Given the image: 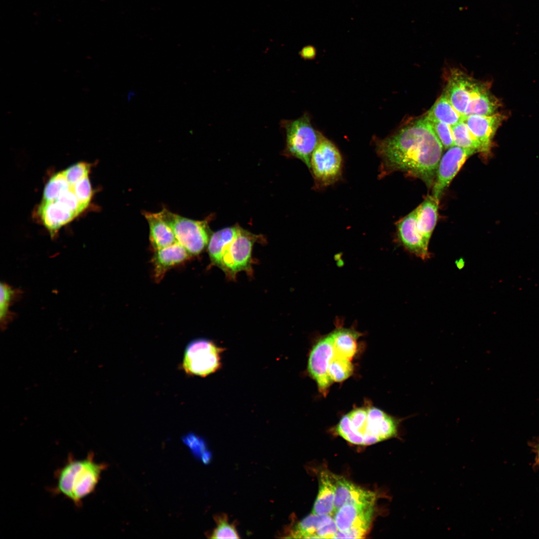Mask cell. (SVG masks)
Segmentation results:
<instances>
[{"label":"cell","mask_w":539,"mask_h":539,"mask_svg":"<svg viewBox=\"0 0 539 539\" xmlns=\"http://www.w3.org/2000/svg\"><path fill=\"white\" fill-rule=\"evenodd\" d=\"M443 149L424 116L384 139L376 140V150L381 160V175L400 171L432 187Z\"/></svg>","instance_id":"obj_1"},{"label":"cell","mask_w":539,"mask_h":539,"mask_svg":"<svg viewBox=\"0 0 539 539\" xmlns=\"http://www.w3.org/2000/svg\"><path fill=\"white\" fill-rule=\"evenodd\" d=\"M261 236L254 234L237 225L213 233L208 246L211 264L221 269L231 279L237 273H252V250Z\"/></svg>","instance_id":"obj_2"},{"label":"cell","mask_w":539,"mask_h":539,"mask_svg":"<svg viewBox=\"0 0 539 539\" xmlns=\"http://www.w3.org/2000/svg\"><path fill=\"white\" fill-rule=\"evenodd\" d=\"M107 467L106 464L95 461L92 451L80 459L70 453L64 465L55 472L56 484L49 491L63 496L80 508L83 500L95 491L101 474Z\"/></svg>","instance_id":"obj_3"},{"label":"cell","mask_w":539,"mask_h":539,"mask_svg":"<svg viewBox=\"0 0 539 539\" xmlns=\"http://www.w3.org/2000/svg\"><path fill=\"white\" fill-rule=\"evenodd\" d=\"M280 125L285 132L284 152L310 169L311 155L323 135L312 126L307 113L294 120H283Z\"/></svg>","instance_id":"obj_4"},{"label":"cell","mask_w":539,"mask_h":539,"mask_svg":"<svg viewBox=\"0 0 539 539\" xmlns=\"http://www.w3.org/2000/svg\"><path fill=\"white\" fill-rule=\"evenodd\" d=\"M160 213L172 229L177 242L192 257L199 255L207 247L212 235L208 219L194 220L172 213L166 208Z\"/></svg>","instance_id":"obj_5"},{"label":"cell","mask_w":539,"mask_h":539,"mask_svg":"<svg viewBox=\"0 0 539 539\" xmlns=\"http://www.w3.org/2000/svg\"><path fill=\"white\" fill-rule=\"evenodd\" d=\"M223 350L211 340L193 339L186 346L181 368L188 375L206 377L220 368Z\"/></svg>","instance_id":"obj_6"},{"label":"cell","mask_w":539,"mask_h":539,"mask_svg":"<svg viewBox=\"0 0 539 539\" xmlns=\"http://www.w3.org/2000/svg\"><path fill=\"white\" fill-rule=\"evenodd\" d=\"M491 84L477 80L456 68L450 71L444 92L455 108L464 118L467 110Z\"/></svg>","instance_id":"obj_7"},{"label":"cell","mask_w":539,"mask_h":539,"mask_svg":"<svg viewBox=\"0 0 539 539\" xmlns=\"http://www.w3.org/2000/svg\"><path fill=\"white\" fill-rule=\"evenodd\" d=\"M342 159L336 146L322 136L310 159V168L315 185L325 187L336 182L341 175Z\"/></svg>","instance_id":"obj_8"},{"label":"cell","mask_w":539,"mask_h":539,"mask_svg":"<svg viewBox=\"0 0 539 539\" xmlns=\"http://www.w3.org/2000/svg\"><path fill=\"white\" fill-rule=\"evenodd\" d=\"M374 505L346 504L334 513L338 531L344 539H361L368 532L373 515Z\"/></svg>","instance_id":"obj_9"},{"label":"cell","mask_w":539,"mask_h":539,"mask_svg":"<svg viewBox=\"0 0 539 539\" xmlns=\"http://www.w3.org/2000/svg\"><path fill=\"white\" fill-rule=\"evenodd\" d=\"M476 153L474 150L457 146L447 149L440 160L432 186V195L440 200L466 160Z\"/></svg>","instance_id":"obj_10"},{"label":"cell","mask_w":539,"mask_h":539,"mask_svg":"<svg viewBox=\"0 0 539 539\" xmlns=\"http://www.w3.org/2000/svg\"><path fill=\"white\" fill-rule=\"evenodd\" d=\"M334 355L330 334L320 339L313 346L308 357V372L315 381L319 392L327 395L333 382L328 373L329 362Z\"/></svg>","instance_id":"obj_11"},{"label":"cell","mask_w":539,"mask_h":539,"mask_svg":"<svg viewBox=\"0 0 539 539\" xmlns=\"http://www.w3.org/2000/svg\"><path fill=\"white\" fill-rule=\"evenodd\" d=\"M507 115L498 112L490 116L470 115L464 118L469 130L479 142L481 154L484 157L490 155L494 136Z\"/></svg>","instance_id":"obj_12"},{"label":"cell","mask_w":539,"mask_h":539,"mask_svg":"<svg viewBox=\"0 0 539 539\" xmlns=\"http://www.w3.org/2000/svg\"><path fill=\"white\" fill-rule=\"evenodd\" d=\"M334 486V512L346 504L373 506L375 494L351 483L342 476L330 472Z\"/></svg>","instance_id":"obj_13"},{"label":"cell","mask_w":539,"mask_h":539,"mask_svg":"<svg viewBox=\"0 0 539 539\" xmlns=\"http://www.w3.org/2000/svg\"><path fill=\"white\" fill-rule=\"evenodd\" d=\"M417 208L397 224L400 243L409 252L425 260L430 258L428 245L424 242L417 226Z\"/></svg>","instance_id":"obj_14"},{"label":"cell","mask_w":539,"mask_h":539,"mask_svg":"<svg viewBox=\"0 0 539 539\" xmlns=\"http://www.w3.org/2000/svg\"><path fill=\"white\" fill-rule=\"evenodd\" d=\"M154 252L152 264L153 276L157 281H160L169 270L185 263L192 257L177 242Z\"/></svg>","instance_id":"obj_15"},{"label":"cell","mask_w":539,"mask_h":539,"mask_svg":"<svg viewBox=\"0 0 539 539\" xmlns=\"http://www.w3.org/2000/svg\"><path fill=\"white\" fill-rule=\"evenodd\" d=\"M367 409V432L364 436L372 434L379 437L381 441L398 436L401 419L390 416L376 407H371Z\"/></svg>","instance_id":"obj_16"},{"label":"cell","mask_w":539,"mask_h":539,"mask_svg":"<svg viewBox=\"0 0 539 539\" xmlns=\"http://www.w3.org/2000/svg\"><path fill=\"white\" fill-rule=\"evenodd\" d=\"M144 216L149 225V241L154 251L177 242L172 229L163 219L160 212L157 213L144 212Z\"/></svg>","instance_id":"obj_17"},{"label":"cell","mask_w":539,"mask_h":539,"mask_svg":"<svg viewBox=\"0 0 539 539\" xmlns=\"http://www.w3.org/2000/svg\"><path fill=\"white\" fill-rule=\"evenodd\" d=\"M439 201L432 195H428L417 207V228L427 245L436 225Z\"/></svg>","instance_id":"obj_18"},{"label":"cell","mask_w":539,"mask_h":539,"mask_svg":"<svg viewBox=\"0 0 539 539\" xmlns=\"http://www.w3.org/2000/svg\"><path fill=\"white\" fill-rule=\"evenodd\" d=\"M334 486L330 472L322 471L319 478V490L312 513L332 516L334 513Z\"/></svg>","instance_id":"obj_19"},{"label":"cell","mask_w":539,"mask_h":539,"mask_svg":"<svg viewBox=\"0 0 539 539\" xmlns=\"http://www.w3.org/2000/svg\"><path fill=\"white\" fill-rule=\"evenodd\" d=\"M330 334L334 354L351 360L357 350L359 333L351 329L338 327Z\"/></svg>","instance_id":"obj_20"},{"label":"cell","mask_w":539,"mask_h":539,"mask_svg":"<svg viewBox=\"0 0 539 539\" xmlns=\"http://www.w3.org/2000/svg\"><path fill=\"white\" fill-rule=\"evenodd\" d=\"M428 120L441 121L450 126L463 121L464 117L452 105L443 91L425 116Z\"/></svg>","instance_id":"obj_21"},{"label":"cell","mask_w":539,"mask_h":539,"mask_svg":"<svg viewBox=\"0 0 539 539\" xmlns=\"http://www.w3.org/2000/svg\"><path fill=\"white\" fill-rule=\"evenodd\" d=\"M22 291L12 287L5 282L0 283V327L4 330L15 317L9 308L21 296Z\"/></svg>","instance_id":"obj_22"},{"label":"cell","mask_w":539,"mask_h":539,"mask_svg":"<svg viewBox=\"0 0 539 539\" xmlns=\"http://www.w3.org/2000/svg\"><path fill=\"white\" fill-rule=\"evenodd\" d=\"M333 518L330 515H318L311 514L300 521L291 532V538L318 539L316 532L324 524Z\"/></svg>","instance_id":"obj_23"},{"label":"cell","mask_w":539,"mask_h":539,"mask_svg":"<svg viewBox=\"0 0 539 539\" xmlns=\"http://www.w3.org/2000/svg\"><path fill=\"white\" fill-rule=\"evenodd\" d=\"M455 146L481 153L480 145L463 120L451 126Z\"/></svg>","instance_id":"obj_24"},{"label":"cell","mask_w":539,"mask_h":539,"mask_svg":"<svg viewBox=\"0 0 539 539\" xmlns=\"http://www.w3.org/2000/svg\"><path fill=\"white\" fill-rule=\"evenodd\" d=\"M353 371L351 360L334 354L328 368V375L332 382H342L349 378Z\"/></svg>","instance_id":"obj_25"},{"label":"cell","mask_w":539,"mask_h":539,"mask_svg":"<svg viewBox=\"0 0 539 539\" xmlns=\"http://www.w3.org/2000/svg\"><path fill=\"white\" fill-rule=\"evenodd\" d=\"M335 431L338 435L348 442L355 445H363V437L353 430L347 414L341 419L335 428Z\"/></svg>","instance_id":"obj_26"},{"label":"cell","mask_w":539,"mask_h":539,"mask_svg":"<svg viewBox=\"0 0 539 539\" xmlns=\"http://www.w3.org/2000/svg\"><path fill=\"white\" fill-rule=\"evenodd\" d=\"M427 120L444 149H447L455 146L450 125L439 121L428 119Z\"/></svg>","instance_id":"obj_27"},{"label":"cell","mask_w":539,"mask_h":539,"mask_svg":"<svg viewBox=\"0 0 539 539\" xmlns=\"http://www.w3.org/2000/svg\"><path fill=\"white\" fill-rule=\"evenodd\" d=\"M347 415L353 430L364 437L367 432V409L364 408H356Z\"/></svg>","instance_id":"obj_28"},{"label":"cell","mask_w":539,"mask_h":539,"mask_svg":"<svg viewBox=\"0 0 539 539\" xmlns=\"http://www.w3.org/2000/svg\"><path fill=\"white\" fill-rule=\"evenodd\" d=\"M77 198L86 208L88 207L93 195V191L88 176H86L72 184Z\"/></svg>","instance_id":"obj_29"},{"label":"cell","mask_w":539,"mask_h":539,"mask_svg":"<svg viewBox=\"0 0 539 539\" xmlns=\"http://www.w3.org/2000/svg\"><path fill=\"white\" fill-rule=\"evenodd\" d=\"M90 169V164L79 162L69 166L63 172L68 182L70 184H74L83 178L89 176Z\"/></svg>","instance_id":"obj_30"},{"label":"cell","mask_w":539,"mask_h":539,"mask_svg":"<svg viewBox=\"0 0 539 539\" xmlns=\"http://www.w3.org/2000/svg\"><path fill=\"white\" fill-rule=\"evenodd\" d=\"M238 534L235 527L224 519H220L218 526L214 531L213 539H238Z\"/></svg>","instance_id":"obj_31"},{"label":"cell","mask_w":539,"mask_h":539,"mask_svg":"<svg viewBox=\"0 0 539 539\" xmlns=\"http://www.w3.org/2000/svg\"><path fill=\"white\" fill-rule=\"evenodd\" d=\"M338 531L334 518L330 522L320 527L316 532V536L319 539H334Z\"/></svg>","instance_id":"obj_32"},{"label":"cell","mask_w":539,"mask_h":539,"mask_svg":"<svg viewBox=\"0 0 539 539\" xmlns=\"http://www.w3.org/2000/svg\"><path fill=\"white\" fill-rule=\"evenodd\" d=\"M315 49L311 45L303 47L299 52L300 56L305 59H312L315 57Z\"/></svg>","instance_id":"obj_33"},{"label":"cell","mask_w":539,"mask_h":539,"mask_svg":"<svg viewBox=\"0 0 539 539\" xmlns=\"http://www.w3.org/2000/svg\"><path fill=\"white\" fill-rule=\"evenodd\" d=\"M538 461H539V451L538 454Z\"/></svg>","instance_id":"obj_34"},{"label":"cell","mask_w":539,"mask_h":539,"mask_svg":"<svg viewBox=\"0 0 539 539\" xmlns=\"http://www.w3.org/2000/svg\"></svg>","instance_id":"obj_35"}]
</instances>
